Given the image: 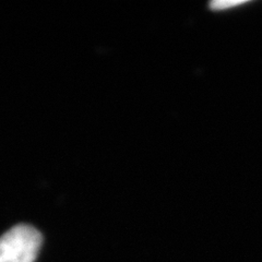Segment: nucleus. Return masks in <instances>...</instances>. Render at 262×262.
Returning a JSON list of instances; mask_svg holds the SVG:
<instances>
[{"instance_id":"obj_1","label":"nucleus","mask_w":262,"mask_h":262,"mask_svg":"<svg viewBox=\"0 0 262 262\" xmlns=\"http://www.w3.org/2000/svg\"><path fill=\"white\" fill-rule=\"evenodd\" d=\"M42 243L35 227L16 225L0 237V262H34Z\"/></svg>"}]
</instances>
